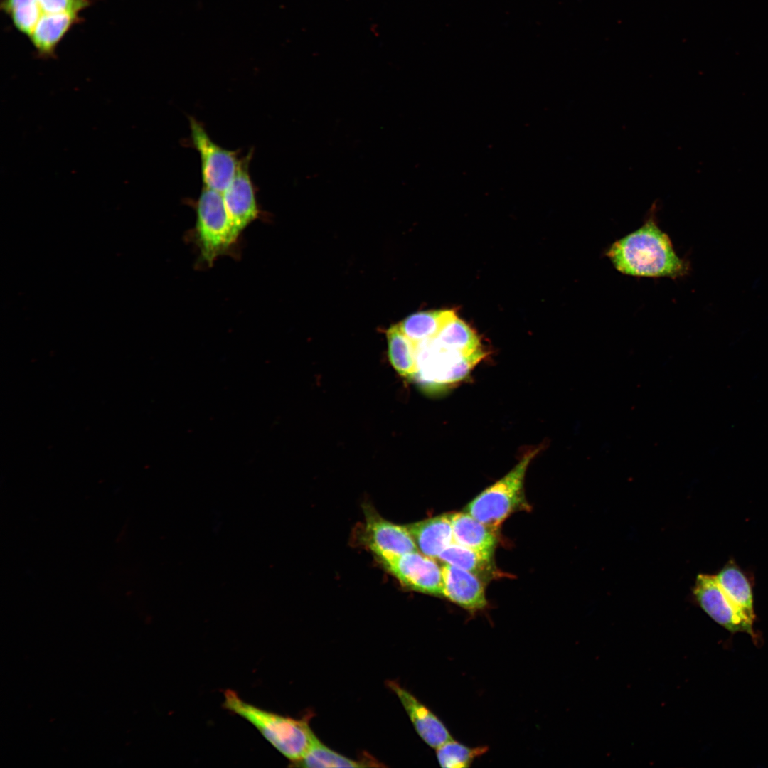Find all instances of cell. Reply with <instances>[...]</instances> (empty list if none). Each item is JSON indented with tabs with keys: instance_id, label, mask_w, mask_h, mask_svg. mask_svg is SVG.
<instances>
[{
	"instance_id": "obj_1",
	"label": "cell",
	"mask_w": 768,
	"mask_h": 768,
	"mask_svg": "<svg viewBox=\"0 0 768 768\" xmlns=\"http://www.w3.org/2000/svg\"><path fill=\"white\" fill-rule=\"evenodd\" d=\"M656 208L654 204L644 223L615 241L606 255L619 272L626 275L684 277L690 272V262L677 255L670 238L658 227Z\"/></svg>"
},
{
	"instance_id": "obj_2",
	"label": "cell",
	"mask_w": 768,
	"mask_h": 768,
	"mask_svg": "<svg viewBox=\"0 0 768 768\" xmlns=\"http://www.w3.org/2000/svg\"><path fill=\"white\" fill-rule=\"evenodd\" d=\"M223 708L244 718L292 762L301 759L317 737L308 722L264 710L232 690L224 693Z\"/></svg>"
},
{
	"instance_id": "obj_3",
	"label": "cell",
	"mask_w": 768,
	"mask_h": 768,
	"mask_svg": "<svg viewBox=\"0 0 768 768\" xmlns=\"http://www.w3.org/2000/svg\"><path fill=\"white\" fill-rule=\"evenodd\" d=\"M538 452L536 449L525 454L507 474L474 498L466 511L481 523L498 529L512 513L528 511L524 479L527 468Z\"/></svg>"
},
{
	"instance_id": "obj_4",
	"label": "cell",
	"mask_w": 768,
	"mask_h": 768,
	"mask_svg": "<svg viewBox=\"0 0 768 768\" xmlns=\"http://www.w3.org/2000/svg\"><path fill=\"white\" fill-rule=\"evenodd\" d=\"M196 239L202 260L208 265L237 241L222 193L203 187L196 203Z\"/></svg>"
},
{
	"instance_id": "obj_5",
	"label": "cell",
	"mask_w": 768,
	"mask_h": 768,
	"mask_svg": "<svg viewBox=\"0 0 768 768\" xmlns=\"http://www.w3.org/2000/svg\"><path fill=\"white\" fill-rule=\"evenodd\" d=\"M481 351L467 355L439 346L432 339L417 344L416 377L426 385L443 386L462 380L484 358Z\"/></svg>"
},
{
	"instance_id": "obj_6",
	"label": "cell",
	"mask_w": 768,
	"mask_h": 768,
	"mask_svg": "<svg viewBox=\"0 0 768 768\" xmlns=\"http://www.w3.org/2000/svg\"><path fill=\"white\" fill-rule=\"evenodd\" d=\"M191 139L199 154L204 187L223 193L233 179L242 159L238 151L223 148L208 134L203 124L189 117Z\"/></svg>"
},
{
	"instance_id": "obj_7",
	"label": "cell",
	"mask_w": 768,
	"mask_h": 768,
	"mask_svg": "<svg viewBox=\"0 0 768 768\" xmlns=\"http://www.w3.org/2000/svg\"><path fill=\"white\" fill-rule=\"evenodd\" d=\"M434 559L415 550L381 563L405 587L442 597V570Z\"/></svg>"
},
{
	"instance_id": "obj_8",
	"label": "cell",
	"mask_w": 768,
	"mask_h": 768,
	"mask_svg": "<svg viewBox=\"0 0 768 768\" xmlns=\"http://www.w3.org/2000/svg\"><path fill=\"white\" fill-rule=\"evenodd\" d=\"M700 607L715 622L730 632L753 634V622L747 619L720 588L715 575L699 574L693 589Z\"/></svg>"
},
{
	"instance_id": "obj_9",
	"label": "cell",
	"mask_w": 768,
	"mask_h": 768,
	"mask_svg": "<svg viewBox=\"0 0 768 768\" xmlns=\"http://www.w3.org/2000/svg\"><path fill=\"white\" fill-rule=\"evenodd\" d=\"M251 155L248 153L242 157L233 179L222 193L228 217L239 235L259 214L255 188L249 172Z\"/></svg>"
},
{
	"instance_id": "obj_10",
	"label": "cell",
	"mask_w": 768,
	"mask_h": 768,
	"mask_svg": "<svg viewBox=\"0 0 768 768\" xmlns=\"http://www.w3.org/2000/svg\"><path fill=\"white\" fill-rule=\"evenodd\" d=\"M365 541L380 562L418 550L407 525H398L369 514L365 527Z\"/></svg>"
},
{
	"instance_id": "obj_11",
	"label": "cell",
	"mask_w": 768,
	"mask_h": 768,
	"mask_svg": "<svg viewBox=\"0 0 768 768\" xmlns=\"http://www.w3.org/2000/svg\"><path fill=\"white\" fill-rule=\"evenodd\" d=\"M442 570V597L471 612L482 610L487 606L485 582L480 578L449 564L444 563Z\"/></svg>"
},
{
	"instance_id": "obj_12",
	"label": "cell",
	"mask_w": 768,
	"mask_h": 768,
	"mask_svg": "<svg viewBox=\"0 0 768 768\" xmlns=\"http://www.w3.org/2000/svg\"><path fill=\"white\" fill-rule=\"evenodd\" d=\"M387 686L400 699L417 734L430 747L437 749L453 739L442 721L411 693L394 681Z\"/></svg>"
},
{
	"instance_id": "obj_13",
	"label": "cell",
	"mask_w": 768,
	"mask_h": 768,
	"mask_svg": "<svg viewBox=\"0 0 768 768\" xmlns=\"http://www.w3.org/2000/svg\"><path fill=\"white\" fill-rule=\"evenodd\" d=\"M417 549L424 555L436 558L454 543L451 513L425 519L407 525Z\"/></svg>"
},
{
	"instance_id": "obj_14",
	"label": "cell",
	"mask_w": 768,
	"mask_h": 768,
	"mask_svg": "<svg viewBox=\"0 0 768 768\" xmlns=\"http://www.w3.org/2000/svg\"><path fill=\"white\" fill-rule=\"evenodd\" d=\"M451 521L454 543L494 553L498 543V528L481 523L466 511L451 513Z\"/></svg>"
},
{
	"instance_id": "obj_15",
	"label": "cell",
	"mask_w": 768,
	"mask_h": 768,
	"mask_svg": "<svg viewBox=\"0 0 768 768\" xmlns=\"http://www.w3.org/2000/svg\"><path fill=\"white\" fill-rule=\"evenodd\" d=\"M78 21V14L43 13L28 38L41 57H51L60 41Z\"/></svg>"
},
{
	"instance_id": "obj_16",
	"label": "cell",
	"mask_w": 768,
	"mask_h": 768,
	"mask_svg": "<svg viewBox=\"0 0 768 768\" xmlns=\"http://www.w3.org/2000/svg\"><path fill=\"white\" fill-rule=\"evenodd\" d=\"M493 555L452 543L440 553L437 558L446 564L475 575L486 583L503 575L496 566Z\"/></svg>"
},
{
	"instance_id": "obj_17",
	"label": "cell",
	"mask_w": 768,
	"mask_h": 768,
	"mask_svg": "<svg viewBox=\"0 0 768 768\" xmlns=\"http://www.w3.org/2000/svg\"><path fill=\"white\" fill-rule=\"evenodd\" d=\"M716 580L728 599L750 622L754 620L751 581L733 560H730L715 575Z\"/></svg>"
},
{
	"instance_id": "obj_18",
	"label": "cell",
	"mask_w": 768,
	"mask_h": 768,
	"mask_svg": "<svg viewBox=\"0 0 768 768\" xmlns=\"http://www.w3.org/2000/svg\"><path fill=\"white\" fill-rule=\"evenodd\" d=\"M456 317L455 311L452 309L420 311L408 316L398 326L412 341L417 344L435 338Z\"/></svg>"
},
{
	"instance_id": "obj_19",
	"label": "cell",
	"mask_w": 768,
	"mask_h": 768,
	"mask_svg": "<svg viewBox=\"0 0 768 768\" xmlns=\"http://www.w3.org/2000/svg\"><path fill=\"white\" fill-rule=\"evenodd\" d=\"M386 336L388 357L394 369L402 377L415 378L417 373V344L401 331L398 324L391 326Z\"/></svg>"
},
{
	"instance_id": "obj_20",
	"label": "cell",
	"mask_w": 768,
	"mask_h": 768,
	"mask_svg": "<svg viewBox=\"0 0 768 768\" xmlns=\"http://www.w3.org/2000/svg\"><path fill=\"white\" fill-rule=\"evenodd\" d=\"M432 340L442 348L467 355L484 351L476 332L457 316Z\"/></svg>"
},
{
	"instance_id": "obj_21",
	"label": "cell",
	"mask_w": 768,
	"mask_h": 768,
	"mask_svg": "<svg viewBox=\"0 0 768 768\" xmlns=\"http://www.w3.org/2000/svg\"><path fill=\"white\" fill-rule=\"evenodd\" d=\"M294 767L306 768L363 767V761L349 759L324 745L318 738L306 754L299 760L292 762Z\"/></svg>"
},
{
	"instance_id": "obj_22",
	"label": "cell",
	"mask_w": 768,
	"mask_h": 768,
	"mask_svg": "<svg viewBox=\"0 0 768 768\" xmlns=\"http://www.w3.org/2000/svg\"><path fill=\"white\" fill-rule=\"evenodd\" d=\"M1 9L11 18L15 28L28 37L43 14L36 0H2Z\"/></svg>"
},
{
	"instance_id": "obj_23",
	"label": "cell",
	"mask_w": 768,
	"mask_h": 768,
	"mask_svg": "<svg viewBox=\"0 0 768 768\" xmlns=\"http://www.w3.org/2000/svg\"><path fill=\"white\" fill-rule=\"evenodd\" d=\"M487 751L486 746L470 747L452 739L436 749V756L442 767L466 768Z\"/></svg>"
},
{
	"instance_id": "obj_24",
	"label": "cell",
	"mask_w": 768,
	"mask_h": 768,
	"mask_svg": "<svg viewBox=\"0 0 768 768\" xmlns=\"http://www.w3.org/2000/svg\"><path fill=\"white\" fill-rule=\"evenodd\" d=\"M43 13L78 14L90 5V0H36Z\"/></svg>"
}]
</instances>
